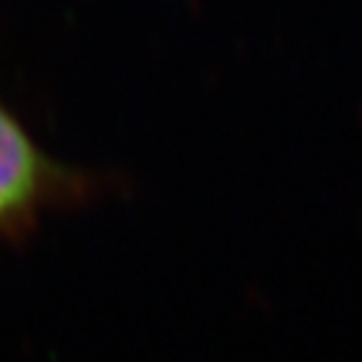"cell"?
Returning a JSON list of instances; mask_svg holds the SVG:
<instances>
[{"label":"cell","instance_id":"obj_1","mask_svg":"<svg viewBox=\"0 0 362 362\" xmlns=\"http://www.w3.org/2000/svg\"><path fill=\"white\" fill-rule=\"evenodd\" d=\"M81 187V176L45 156L0 106V239H18L45 206L78 197Z\"/></svg>","mask_w":362,"mask_h":362}]
</instances>
